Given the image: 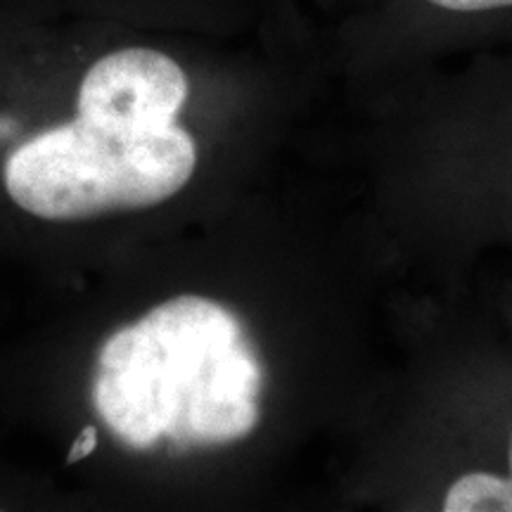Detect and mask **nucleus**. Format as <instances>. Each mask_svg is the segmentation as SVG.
Instances as JSON below:
<instances>
[{"instance_id": "obj_1", "label": "nucleus", "mask_w": 512, "mask_h": 512, "mask_svg": "<svg viewBox=\"0 0 512 512\" xmlns=\"http://www.w3.org/2000/svg\"><path fill=\"white\" fill-rule=\"evenodd\" d=\"M264 368L233 311L181 294L102 344L95 411L126 446L176 448L245 439L259 422Z\"/></svg>"}, {"instance_id": "obj_2", "label": "nucleus", "mask_w": 512, "mask_h": 512, "mask_svg": "<svg viewBox=\"0 0 512 512\" xmlns=\"http://www.w3.org/2000/svg\"><path fill=\"white\" fill-rule=\"evenodd\" d=\"M195 166V140L178 124L124 131L76 114L12 152L5 190L38 219L81 221L162 204L185 188Z\"/></svg>"}, {"instance_id": "obj_5", "label": "nucleus", "mask_w": 512, "mask_h": 512, "mask_svg": "<svg viewBox=\"0 0 512 512\" xmlns=\"http://www.w3.org/2000/svg\"><path fill=\"white\" fill-rule=\"evenodd\" d=\"M418 12L465 27H512V0H415Z\"/></svg>"}, {"instance_id": "obj_7", "label": "nucleus", "mask_w": 512, "mask_h": 512, "mask_svg": "<svg viewBox=\"0 0 512 512\" xmlns=\"http://www.w3.org/2000/svg\"><path fill=\"white\" fill-rule=\"evenodd\" d=\"M508 467H510V472L505 477L512 479V437H510V451H508Z\"/></svg>"}, {"instance_id": "obj_4", "label": "nucleus", "mask_w": 512, "mask_h": 512, "mask_svg": "<svg viewBox=\"0 0 512 512\" xmlns=\"http://www.w3.org/2000/svg\"><path fill=\"white\" fill-rule=\"evenodd\" d=\"M446 512H512V479L496 472H467L451 484Z\"/></svg>"}, {"instance_id": "obj_6", "label": "nucleus", "mask_w": 512, "mask_h": 512, "mask_svg": "<svg viewBox=\"0 0 512 512\" xmlns=\"http://www.w3.org/2000/svg\"><path fill=\"white\" fill-rule=\"evenodd\" d=\"M95 446H98V427H93V425L83 427L81 434L72 444V448H69L67 463L74 465V463H79V460L88 458L95 451Z\"/></svg>"}, {"instance_id": "obj_3", "label": "nucleus", "mask_w": 512, "mask_h": 512, "mask_svg": "<svg viewBox=\"0 0 512 512\" xmlns=\"http://www.w3.org/2000/svg\"><path fill=\"white\" fill-rule=\"evenodd\" d=\"M190 93L192 76L176 55L152 43H121L83 64L74 105L93 124L145 131L178 124Z\"/></svg>"}]
</instances>
